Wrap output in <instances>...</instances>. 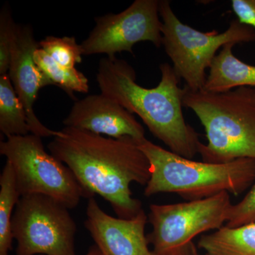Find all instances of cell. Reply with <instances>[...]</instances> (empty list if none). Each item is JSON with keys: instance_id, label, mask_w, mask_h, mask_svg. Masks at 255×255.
<instances>
[{"instance_id": "cell-1", "label": "cell", "mask_w": 255, "mask_h": 255, "mask_svg": "<svg viewBox=\"0 0 255 255\" xmlns=\"http://www.w3.org/2000/svg\"><path fill=\"white\" fill-rule=\"evenodd\" d=\"M62 136L48 143L50 153L72 171L91 197L102 196L117 217L131 219L141 211V201L132 197L130 186L147 185L148 159L132 137H106L85 130L65 127Z\"/></svg>"}, {"instance_id": "cell-2", "label": "cell", "mask_w": 255, "mask_h": 255, "mask_svg": "<svg viewBox=\"0 0 255 255\" xmlns=\"http://www.w3.org/2000/svg\"><path fill=\"white\" fill-rule=\"evenodd\" d=\"M161 80L153 88L135 82V70L116 56L103 58L99 63L97 80L101 93L118 102L142 119L151 133L169 150L192 159L198 153L199 134L186 123L183 115L184 88L180 78L168 63L159 65Z\"/></svg>"}, {"instance_id": "cell-3", "label": "cell", "mask_w": 255, "mask_h": 255, "mask_svg": "<svg viewBox=\"0 0 255 255\" xmlns=\"http://www.w3.org/2000/svg\"><path fill=\"white\" fill-rule=\"evenodd\" d=\"M183 105L192 110L204 127L207 144L199 142L198 153L209 163L255 159V89L231 91H191L184 87Z\"/></svg>"}, {"instance_id": "cell-4", "label": "cell", "mask_w": 255, "mask_h": 255, "mask_svg": "<svg viewBox=\"0 0 255 255\" xmlns=\"http://www.w3.org/2000/svg\"><path fill=\"white\" fill-rule=\"evenodd\" d=\"M138 147L148 159L150 178L144 194L175 193L189 201L223 191L238 195L255 181V159L241 158L228 163L198 162L177 155L145 139Z\"/></svg>"}, {"instance_id": "cell-5", "label": "cell", "mask_w": 255, "mask_h": 255, "mask_svg": "<svg viewBox=\"0 0 255 255\" xmlns=\"http://www.w3.org/2000/svg\"><path fill=\"white\" fill-rule=\"evenodd\" d=\"M162 18V46L173 63L178 77L191 91H200L206 82L216 53L228 43H251L255 41V29L234 19L223 33L216 30L202 32L183 23L167 0L159 1Z\"/></svg>"}, {"instance_id": "cell-6", "label": "cell", "mask_w": 255, "mask_h": 255, "mask_svg": "<svg viewBox=\"0 0 255 255\" xmlns=\"http://www.w3.org/2000/svg\"><path fill=\"white\" fill-rule=\"evenodd\" d=\"M42 137L29 133L0 142V154L11 164L20 196L43 194L73 209L92 198L72 171L45 150Z\"/></svg>"}, {"instance_id": "cell-7", "label": "cell", "mask_w": 255, "mask_h": 255, "mask_svg": "<svg viewBox=\"0 0 255 255\" xmlns=\"http://www.w3.org/2000/svg\"><path fill=\"white\" fill-rule=\"evenodd\" d=\"M227 191L199 200L174 204H152L148 214L152 231L147 235L153 255H192L193 240L201 233L219 230L227 222L231 209Z\"/></svg>"}, {"instance_id": "cell-8", "label": "cell", "mask_w": 255, "mask_h": 255, "mask_svg": "<svg viewBox=\"0 0 255 255\" xmlns=\"http://www.w3.org/2000/svg\"><path fill=\"white\" fill-rule=\"evenodd\" d=\"M69 210L48 196H21L11 221L16 255H77V226Z\"/></svg>"}, {"instance_id": "cell-9", "label": "cell", "mask_w": 255, "mask_h": 255, "mask_svg": "<svg viewBox=\"0 0 255 255\" xmlns=\"http://www.w3.org/2000/svg\"><path fill=\"white\" fill-rule=\"evenodd\" d=\"M95 22L80 43L84 55L113 57L123 51L132 54V47L142 41H150L157 48L162 45L158 0H135L119 14L97 16Z\"/></svg>"}, {"instance_id": "cell-10", "label": "cell", "mask_w": 255, "mask_h": 255, "mask_svg": "<svg viewBox=\"0 0 255 255\" xmlns=\"http://www.w3.org/2000/svg\"><path fill=\"white\" fill-rule=\"evenodd\" d=\"M85 226L102 255H153L145 230L147 218L142 209L131 219L110 216L95 197L88 199Z\"/></svg>"}, {"instance_id": "cell-11", "label": "cell", "mask_w": 255, "mask_h": 255, "mask_svg": "<svg viewBox=\"0 0 255 255\" xmlns=\"http://www.w3.org/2000/svg\"><path fill=\"white\" fill-rule=\"evenodd\" d=\"M38 48L39 43L35 40L32 26L18 24L8 75L26 111L31 133L41 137L61 136V130L45 127L33 109L39 90L50 85L33 59V53Z\"/></svg>"}, {"instance_id": "cell-12", "label": "cell", "mask_w": 255, "mask_h": 255, "mask_svg": "<svg viewBox=\"0 0 255 255\" xmlns=\"http://www.w3.org/2000/svg\"><path fill=\"white\" fill-rule=\"evenodd\" d=\"M63 123L113 138L129 137L139 142L146 139L145 129L133 114L102 93L76 101Z\"/></svg>"}, {"instance_id": "cell-13", "label": "cell", "mask_w": 255, "mask_h": 255, "mask_svg": "<svg viewBox=\"0 0 255 255\" xmlns=\"http://www.w3.org/2000/svg\"><path fill=\"white\" fill-rule=\"evenodd\" d=\"M235 45H225L215 57L202 90L225 92L241 87L255 89V65L244 63L235 56Z\"/></svg>"}, {"instance_id": "cell-14", "label": "cell", "mask_w": 255, "mask_h": 255, "mask_svg": "<svg viewBox=\"0 0 255 255\" xmlns=\"http://www.w3.org/2000/svg\"><path fill=\"white\" fill-rule=\"evenodd\" d=\"M198 246L206 255H255V223L236 228L223 226L201 236Z\"/></svg>"}, {"instance_id": "cell-15", "label": "cell", "mask_w": 255, "mask_h": 255, "mask_svg": "<svg viewBox=\"0 0 255 255\" xmlns=\"http://www.w3.org/2000/svg\"><path fill=\"white\" fill-rule=\"evenodd\" d=\"M0 130L6 137L31 133L26 111L8 74L0 75Z\"/></svg>"}, {"instance_id": "cell-16", "label": "cell", "mask_w": 255, "mask_h": 255, "mask_svg": "<svg viewBox=\"0 0 255 255\" xmlns=\"http://www.w3.org/2000/svg\"><path fill=\"white\" fill-rule=\"evenodd\" d=\"M0 255H9L12 250L13 211L21 196L11 164L6 161L0 176Z\"/></svg>"}, {"instance_id": "cell-17", "label": "cell", "mask_w": 255, "mask_h": 255, "mask_svg": "<svg viewBox=\"0 0 255 255\" xmlns=\"http://www.w3.org/2000/svg\"><path fill=\"white\" fill-rule=\"evenodd\" d=\"M33 59L50 85L59 87L72 97L75 92L87 93L90 90L89 80L82 72L61 66L41 48L35 50Z\"/></svg>"}, {"instance_id": "cell-18", "label": "cell", "mask_w": 255, "mask_h": 255, "mask_svg": "<svg viewBox=\"0 0 255 255\" xmlns=\"http://www.w3.org/2000/svg\"><path fill=\"white\" fill-rule=\"evenodd\" d=\"M38 43L40 48L65 68H75L82 62L83 50L74 36H46Z\"/></svg>"}, {"instance_id": "cell-19", "label": "cell", "mask_w": 255, "mask_h": 255, "mask_svg": "<svg viewBox=\"0 0 255 255\" xmlns=\"http://www.w3.org/2000/svg\"><path fill=\"white\" fill-rule=\"evenodd\" d=\"M17 27L9 6L6 5L0 12V75L9 72Z\"/></svg>"}, {"instance_id": "cell-20", "label": "cell", "mask_w": 255, "mask_h": 255, "mask_svg": "<svg viewBox=\"0 0 255 255\" xmlns=\"http://www.w3.org/2000/svg\"><path fill=\"white\" fill-rule=\"evenodd\" d=\"M253 223H255V182L243 200L232 204L226 226L236 228Z\"/></svg>"}, {"instance_id": "cell-21", "label": "cell", "mask_w": 255, "mask_h": 255, "mask_svg": "<svg viewBox=\"0 0 255 255\" xmlns=\"http://www.w3.org/2000/svg\"><path fill=\"white\" fill-rule=\"evenodd\" d=\"M231 5L238 21L255 29V0H232Z\"/></svg>"}, {"instance_id": "cell-22", "label": "cell", "mask_w": 255, "mask_h": 255, "mask_svg": "<svg viewBox=\"0 0 255 255\" xmlns=\"http://www.w3.org/2000/svg\"><path fill=\"white\" fill-rule=\"evenodd\" d=\"M85 255H102V254L100 250H99V248H97V246L94 245V246L90 247L88 252H87L86 254Z\"/></svg>"}, {"instance_id": "cell-23", "label": "cell", "mask_w": 255, "mask_h": 255, "mask_svg": "<svg viewBox=\"0 0 255 255\" xmlns=\"http://www.w3.org/2000/svg\"><path fill=\"white\" fill-rule=\"evenodd\" d=\"M198 255L197 253H195V254H194V255Z\"/></svg>"}]
</instances>
